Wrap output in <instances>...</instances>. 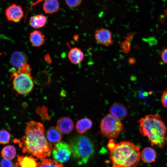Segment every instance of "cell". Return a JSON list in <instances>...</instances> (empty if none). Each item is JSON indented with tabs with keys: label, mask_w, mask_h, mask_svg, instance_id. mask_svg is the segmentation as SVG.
<instances>
[{
	"label": "cell",
	"mask_w": 167,
	"mask_h": 167,
	"mask_svg": "<svg viewBox=\"0 0 167 167\" xmlns=\"http://www.w3.org/2000/svg\"><path fill=\"white\" fill-rule=\"evenodd\" d=\"M139 131L151 145L162 148L167 139V127L158 114H149L138 120Z\"/></svg>",
	"instance_id": "3"
},
{
	"label": "cell",
	"mask_w": 167,
	"mask_h": 167,
	"mask_svg": "<svg viewBox=\"0 0 167 167\" xmlns=\"http://www.w3.org/2000/svg\"><path fill=\"white\" fill-rule=\"evenodd\" d=\"M38 164L36 160L33 157L19 156L13 167H37Z\"/></svg>",
	"instance_id": "14"
},
{
	"label": "cell",
	"mask_w": 167,
	"mask_h": 167,
	"mask_svg": "<svg viewBox=\"0 0 167 167\" xmlns=\"http://www.w3.org/2000/svg\"><path fill=\"white\" fill-rule=\"evenodd\" d=\"M135 34V33L133 32L128 33L126 39L121 43L120 48L123 53L127 54L130 51L131 41Z\"/></svg>",
	"instance_id": "22"
},
{
	"label": "cell",
	"mask_w": 167,
	"mask_h": 167,
	"mask_svg": "<svg viewBox=\"0 0 167 167\" xmlns=\"http://www.w3.org/2000/svg\"><path fill=\"white\" fill-rule=\"evenodd\" d=\"M67 5L71 8H75L79 6L82 0H65Z\"/></svg>",
	"instance_id": "25"
},
{
	"label": "cell",
	"mask_w": 167,
	"mask_h": 167,
	"mask_svg": "<svg viewBox=\"0 0 167 167\" xmlns=\"http://www.w3.org/2000/svg\"><path fill=\"white\" fill-rule=\"evenodd\" d=\"M1 167H13L10 160L3 158L1 162Z\"/></svg>",
	"instance_id": "26"
},
{
	"label": "cell",
	"mask_w": 167,
	"mask_h": 167,
	"mask_svg": "<svg viewBox=\"0 0 167 167\" xmlns=\"http://www.w3.org/2000/svg\"><path fill=\"white\" fill-rule=\"evenodd\" d=\"M84 56L82 51L77 47L71 49L68 54L69 60L72 63L75 64L80 63L83 59Z\"/></svg>",
	"instance_id": "17"
},
{
	"label": "cell",
	"mask_w": 167,
	"mask_h": 167,
	"mask_svg": "<svg viewBox=\"0 0 167 167\" xmlns=\"http://www.w3.org/2000/svg\"><path fill=\"white\" fill-rule=\"evenodd\" d=\"M71 154L69 144L63 141H60L56 143L52 152L53 156L55 160L61 163L67 161Z\"/></svg>",
	"instance_id": "7"
},
{
	"label": "cell",
	"mask_w": 167,
	"mask_h": 167,
	"mask_svg": "<svg viewBox=\"0 0 167 167\" xmlns=\"http://www.w3.org/2000/svg\"><path fill=\"white\" fill-rule=\"evenodd\" d=\"M37 167H64L63 165L55 160L44 158L38 163Z\"/></svg>",
	"instance_id": "23"
},
{
	"label": "cell",
	"mask_w": 167,
	"mask_h": 167,
	"mask_svg": "<svg viewBox=\"0 0 167 167\" xmlns=\"http://www.w3.org/2000/svg\"><path fill=\"white\" fill-rule=\"evenodd\" d=\"M74 123L72 120L67 117H63L59 119L57 122V127L64 134L70 133L74 128Z\"/></svg>",
	"instance_id": "12"
},
{
	"label": "cell",
	"mask_w": 167,
	"mask_h": 167,
	"mask_svg": "<svg viewBox=\"0 0 167 167\" xmlns=\"http://www.w3.org/2000/svg\"><path fill=\"white\" fill-rule=\"evenodd\" d=\"M161 58L164 62L167 64V48L164 49L162 51Z\"/></svg>",
	"instance_id": "28"
},
{
	"label": "cell",
	"mask_w": 167,
	"mask_h": 167,
	"mask_svg": "<svg viewBox=\"0 0 167 167\" xmlns=\"http://www.w3.org/2000/svg\"><path fill=\"white\" fill-rule=\"evenodd\" d=\"M107 148L113 167H136L140 158L139 148L133 143L122 141L118 143L109 139Z\"/></svg>",
	"instance_id": "2"
},
{
	"label": "cell",
	"mask_w": 167,
	"mask_h": 167,
	"mask_svg": "<svg viewBox=\"0 0 167 167\" xmlns=\"http://www.w3.org/2000/svg\"><path fill=\"white\" fill-rule=\"evenodd\" d=\"M18 143L23 152L40 159L49 156L52 151V144L46 139L44 126L40 122H29L26 126L25 135Z\"/></svg>",
	"instance_id": "1"
},
{
	"label": "cell",
	"mask_w": 167,
	"mask_h": 167,
	"mask_svg": "<svg viewBox=\"0 0 167 167\" xmlns=\"http://www.w3.org/2000/svg\"></svg>",
	"instance_id": "30"
},
{
	"label": "cell",
	"mask_w": 167,
	"mask_h": 167,
	"mask_svg": "<svg viewBox=\"0 0 167 167\" xmlns=\"http://www.w3.org/2000/svg\"><path fill=\"white\" fill-rule=\"evenodd\" d=\"M5 15L8 21L18 22L24 16V12L21 6L13 3L5 10Z\"/></svg>",
	"instance_id": "8"
},
{
	"label": "cell",
	"mask_w": 167,
	"mask_h": 167,
	"mask_svg": "<svg viewBox=\"0 0 167 167\" xmlns=\"http://www.w3.org/2000/svg\"><path fill=\"white\" fill-rule=\"evenodd\" d=\"M156 158V151L151 147H146L141 152L140 158L145 163H150L154 162L155 161Z\"/></svg>",
	"instance_id": "15"
},
{
	"label": "cell",
	"mask_w": 167,
	"mask_h": 167,
	"mask_svg": "<svg viewBox=\"0 0 167 167\" xmlns=\"http://www.w3.org/2000/svg\"><path fill=\"white\" fill-rule=\"evenodd\" d=\"M11 135L6 130H0V144H6L9 143Z\"/></svg>",
	"instance_id": "24"
},
{
	"label": "cell",
	"mask_w": 167,
	"mask_h": 167,
	"mask_svg": "<svg viewBox=\"0 0 167 167\" xmlns=\"http://www.w3.org/2000/svg\"><path fill=\"white\" fill-rule=\"evenodd\" d=\"M28 57L24 52L16 51L12 54L10 61L11 64L14 67L19 68L27 64Z\"/></svg>",
	"instance_id": "10"
},
{
	"label": "cell",
	"mask_w": 167,
	"mask_h": 167,
	"mask_svg": "<svg viewBox=\"0 0 167 167\" xmlns=\"http://www.w3.org/2000/svg\"><path fill=\"white\" fill-rule=\"evenodd\" d=\"M95 36L98 42L106 46L112 45L113 43L111 33L107 29L101 28L96 30Z\"/></svg>",
	"instance_id": "9"
},
{
	"label": "cell",
	"mask_w": 167,
	"mask_h": 167,
	"mask_svg": "<svg viewBox=\"0 0 167 167\" xmlns=\"http://www.w3.org/2000/svg\"><path fill=\"white\" fill-rule=\"evenodd\" d=\"M69 145L73 156L79 165L87 163L94 154V145L85 136L74 137L70 141Z\"/></svg>",
	"instance_id": "4"
},
{
	"label": "cell",
	"mask_w": 167,
	"mask_h": 167,
	"mask_svg": "<svg viewBox=\"0 0 167 167\" xmlns=\"http://www.w3.org/2000/svg\"><path fill=\"white\" fill-rule=\"evenodd\" d=\"M11 78H13V87L19 94H27L32 90L34 83L31 73L21 72L17 70L13 72Z\"/></svg>",
	"instance_id": "5"
},
{
	"label": "cell",
	"mask_w": 167,
	"mask_h": 167,
	"mask_svg": "<svg viewBox=\"0 0 167 167\" xmlns=\"http://www.w3.org/2000/svg\"><path fill=\"white\" fill-rule=\"evenodd\" d=\"M100 126L101 133L110 138L118 136L123 129V125L120 120L110 114L103 118Z\"/></svg>",
	"instance_id": "6"
},
{
	"label": "cell",
	"mask_w": 167,
	"mask_h": 167,
	"mask_svg": "<svg viewBox=\"0 0 167 167\" xmlns=\"http://www.w3.org/2000/svg\"><path fill=\"white\" fill-rule=\"evenodd\" d=\"M46 17L42 14H37L31 17L29 20L31 26L36 28H39L44 27L47 22Z\"/></svg>",
	"instance_id": "19"
},
{
	"label": "cell",
	"mask_w": 167,
	"mask_h": 167,
	"mask_svg": "<svg viewBox=\"0 0 167 167\" xmlns=\"http://www.w3.org/2000/svg\"><path fill=\"white\" fill-rule=\"evenodd\" d=\"M30 41L35 47H39L43 45L45 42L44 34L40 31L35 30L30 33Z\"/></svg>",
	"instance_id": "16"
},
{
	"label": "cell",
	"mask_w": 167,
	"mask_h": 167,
	"mask_svg": "<svg viewBox=\"0 0 167 167\" xmlns=\"http://www.w3.org/2000/svg\"><path fill=\"white\" fill-rule=\"evenodd\" d=\"M136 62L135 59L133 57L130 58L128 60L129 63L130 64H134Z\"/></svg>",
	"instance_id": "29"
},
{
	"label": "cell",
	"mask_w": 167,
	"mask_h": 167,
	"mask_svg": "<svg viewBox=\"0 0 167 167\" xmlns=\"http://www.w3.org/2000/svg\"><path fill=\"white\" fill-rule=\"evenodd\" d=\"M47 139L54 144L59 142L62 137V133L57 127H51L46 131Z\"/></svg>",
	"instance_id": "13"
},
{
	"label": "cell",
	"mask_w": 167,
	"mask_h": 167,
	"mask_svg": "<svg viewBox=\"0 0 167 167\" xmlns=\"http://www.w3.org/2000/svg\"><path fill=\"white\" fill-rule=\"evenodd\" d=\"M161 101L162 105L167 108V91H164L162 93Z\"/></svg>",
	"instance_id": "27"
},
{
	"label": "cell",
	"mask_w": 167,
	"mask_h": 167,
	"mask_svg": "<svg viewBox=\"0 0 167 167\" xmlns=\"http://www.w3.org/2000/svg\"><path fill=\"white\" fill-rule=\"evenodd\" d=\"M92 126L91 120L87 118L81 119L78 121L76 125V129L80 134H83L90 129Z\"/></svg>",
	"instance_id": "20"
},
{
	"label": "cell",
	"mask_w": 167,
	"mask_h": 167,
	"mask_svg": "<svg viewBox=\"0 0 167 167\" xmlns=\"http://www.w3.org/2000/svg\"><path fill=\"white\" fill-rule=\"evenodd\" d=\"M109 112L110 114L120 120L124 119L127 114L126 107L120 103H115L112 105L110 107Z\"/></svg>",
	"instance_id": "11"
},
{
	"label": "cell",
	"mask_w": 167,
	"mask_h": 167,
	"mask_svg": "<svg viewBox=\"0 0 167 167\" xmlns=\"http://www.w3.org/2000/svg\"><path fill=\"white\" fill-rule=\"evenodd\" d=\"M43 8L46 13L53 14L59 10V3L58 0H45L43 4Z\"/></svg>",
	"instance_id": "18"
},
{
	"label": "cell",
	"mask_w": 167,
	"mask_h": 167,
	"mask_svg": "<svg viewBox=\"0 0 167 167\" xmlns=\"http://www.w3.org/2000/svg\"><path fill=\"white\" fill-rule=\"evenodd\" d=\"M1 155L3 158L11 160L15 156L16 150L15 147L11 145L4 147L2 149Z\"/></svg>",
	"instance_id": "21"
}]
</instances>
